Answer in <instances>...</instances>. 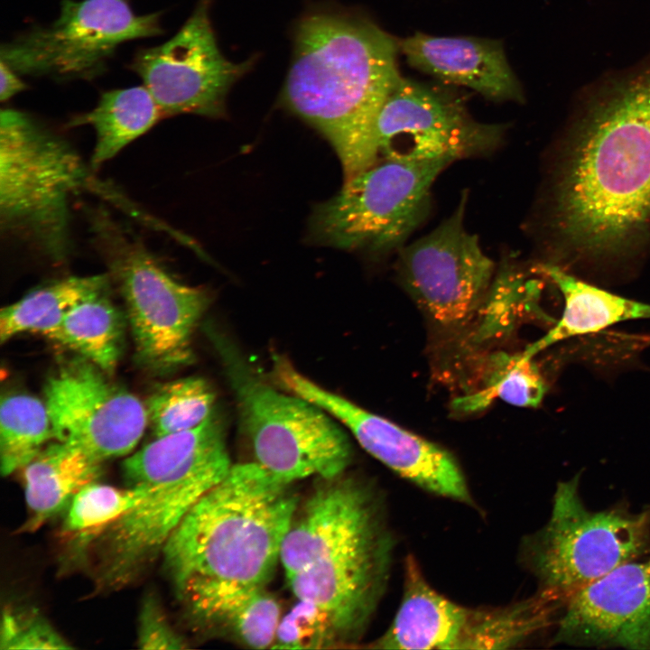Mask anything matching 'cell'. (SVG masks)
Masks as SVG:
<instances>
[{
	"label": "cell",
	"mask_w": 650,
	"mask_h": 650,
	"mask_svg": "<svg viewBox=\"0 0 650 650\" xmlns=\"http://www.w3.org/2000/svg\"><path fill=\"white\" fill-rule=\"evenodd\" d=\"M253 461L229 472L190 509L162 556L178 600L198 624L221 627L280 562L299 500Z\"/></svg>",
	"instance_id": "cell-1"
},
{
	"label": "cell",
	"mask_w": 650,
	"mask_h": 650,
	"mask_svg": "<svg viewBox=\"0 0 650 650\" xmlns=\"http://www.w3.org/2000/svg\"><path fill=\"white\" fill-rule=\"evenodd\" d=\"M582 118L554 188L552 226L589 255L650 227V62L606 84Z\"/></svg>",
	"instance_id": "cell-2"
},
{
	"label": "cell",
	"mask_w": 650,
	"mask_h": 650,
	"mask_svg": "<svg viewBox=\"0 0 650 650\" xmlns=\"http://www.w3.org/2000/svg\"><path fill=\"white\" fill-rule=\"evenodd\" d=\"M321 480L298 504L280 562L297 599L321 607L340 643L353 644L383 597L395 541L373 487L343 474Z\"/></svg>",
	"instance_id": "cell-3"
},
{
	"label": "cell",
	"mask_w": 650,
	"mask_h": 650,
	"mask_svg": "<svg viewBox=\"0 0 650 650\" xmlns=\"http://www.w3.org/2000/svg\"><path fill=\"white\" fill-rule=\"evenodd\" d=\"M399 42L359 15L316 12L295 33L282 100L332 145L345 181L379 160L376 125L400 79Z\"/></svg>",
	"instance_id": "cell-4"
},
{
	"label": "cell",
	"mask_w": 650,
	"mask_h": 650,
	"mask_svg": "<svg viewBox=\"0 0 650 650\" xmlns=\"http://www.w3.org/2000/svg\"><path fill=\"white\" fill-rule=\"evenodd\" d=\"M88 167L63 138L28 114L0 113V224L51 260L72 253L70 202L90 185Z\"/></svg>",
	"instance_id": "cell-5"
},
{
	"label": "cell",
	"mask_w": 650,
	"mask_h": 650,
	"mask_svg": "<svg viewBox=\"0 0 650 650\" xmlns=\"http://www.w3.org/2000/svg\"><path fill=\"white\" fill-rule=\"evenodd\" d=\"M209 332L235 395L252 461L288 484L342 475L351 460L350 444L324 411L272 387L226 335Z\"/></svg>",
	"instance_id": "cell-6"
},
{
	"label": "cell",
	"mask_w": 650,
	"mask_h": 650,
	"mask_svg": "<svg viewBox=\"0 0 650 650\" xmlns=\"http://www.w3.org/2000/svg\"><path fill=\"white\" fill-rule=\"evenodd\" d=\"M580 477L557 484L546 524L527 535L521 559L540 590L562 599L615 568L650 555V504L634 510L627 503L590 509Z\"/></svg>",
	"instance_id": "cell-7"
},
{
	"label": "cell",
	"mask_w": 650,
	"mask_h": 650,
	"mask_svg": "<svg viewBox=\"0 0 650 650\" xmlns=\"http://www.w3.org/2000/svg\"><path fill=\"white\" fill-rule=\"evenodd\" d=\"M90 238L125 299L138 361L167 371L191 357L190 338L209 294L175 280L135 233L102 206L85 208Z\"/></svg>",
	"instance_id": "cell-8"
},
{
	"label": "cell",
	"mask_w": 650,
	"mask_h": 650,
	"mask_svg": "<svg viewBox=\"0 0 650 650\" xmlns=\"http://www.w3.org/2000/svg\"><path fill=\"white\" fill-rule=\"evenodd\" d=\"M450 163L379 159L317 205L309 238L378 256L398 251L426 218L432 186Z\"/></svg>",
	"instance_id": "cell-9"
},
{
	"label": "cell",
	"mask_w": 650,
	"mask_h": 650,
	"mask_svg": "<svg viewBox=\"0 0 650 650\" xmlns=\"http://www.w3.org/2000/svg\"><path fill=\"white\" fill-rule=\"evenodd\" d=\"M160 17L127 0H63L52 23L2 44L1 60L22 75L91 79L120 44L162 33Z\"/></svg>",
	"instance_id": "cell-10"
},
{
	"label": "cell",
	"mask_w": 650,
	"mask_h": 650,
	"mask_svg": "<svg viewBox=\"0 0 650 650\" xmlns=\"http://www.w3.org/2000/svg\"><path fill=\"white\" fill-rule=\"evenodd\" d=\"M232 465L226 441L219 440L150 484L149 495L93 541L98 585L122 587L162 553L186 514L225 478Z\"/></svg>",
	"instance_id": "cell-11"
},
{
	"label": "cell",
	"mask_w": 650,
	"mask_h": 650,
	"mask_svg": "<svg viewBox=\"0 0 650 650\" xmlns=\"http://www.w3.org/2000/svg\"><path fill=\"white\" fill-rule=\"evenodd\" d=\"M468 195L454 212L422 237L397 251L398 277L436 325L455 329L484 302L494 280V261L464 225Z\"/></svg>",
	"instance_id": "cell-12"
},
{
	"label": "cell",
	"mask_w": 650,
	"mask_h": 650,
	"mask_svg": "<svg viewBox=\"0 0 650 650\" xmlns=\"http://www.w3.org/2000/svg\"><path fill=\"white\" fill-rule=\"evenodd\" d=\"M506 125L476 121L446 89L400 77L377 116L379 159L431 162L482 156L501 144Z\"/></svg>",
	"instance_id": "cell-13"
},
{
	"label": "cell",
	"mask_w": 650,
	"mask_h": 650,
	"mask_svg": "<svg viewBox=\"0 0 650 650\" xmlns=\"http://www.w3.org/2000/svg\"><path fill=\"white\" fill-rule=\"evenodd\" d=\"M209 2L200 0L173 37L138 51L130 64L163 116H224L229 88L252 65V60L234 63L222 55L209 19Z\"/></svg>",
	"instance_id": "cell-14"
},
{
	"label": "cell",
	"mask_w": 650,
	"mask_h": 650,
	"mask_svg": "<svg viewBox=\"0 0 650 650\" xmlns=\"http://www.w3.org/2000/svg\"><path fill=\"white\" fill-rule=\"evenodd\" d=\"M272 376L290 394L339 420L370 455L425 491L474 504L464 474L446 450L316 385L284 357L274 355Z\"/></svg>",
	"instance_id": "cell-15"
},
{
	"label": "cell",
	"mask_w": 650,
	"mask_h": 650,
	"mask_svg": "<svg viewBox=\"0 0 650 650\" xmlns=\"http://www.w3.org/2000/svg\"><path fill=\"white\" fill-rule=\"evenodd\" d=\"M105 375L87 359L75 360L44 387L53 439L100 462L131 452L148 424L145 404Z\"/></svg>",
	"instance_id": "cell-16"
},
{
	"label": "cell",
	"mask_w": 650,
	"mask_h": 650,
	"mask_svg": "<svg viewBox=\"0 0 650 650\" xmlns=\"http://www.w3.org/2000/svg\"><path fill=\"white\" fill-rule=\"evenodd\" d=\"M554 627L555 645L650 650V555L569 596Z\"/></svg>",
	"instance_id": "cell-17"
},
{
	"label": "cell",
	"mask_w": 650,
	"mask_h": 650,
	"mask_svg": "<svg viewBox=\"0 0 650 650\" xmlns=\"http://www.w3.org/2000/svg\"><path fill=\"white\" fill-rule=\"evenodd\" d=\"M399 47L412 67L444 82L468 87L494 101L524 100L498 41L416 32L399 42Z\"/></svg>",
	"instance_id": "cell-18"
},
{
	"label": "cell",
	"mask_w": 650,
	"mask_h": 650,
	"mask_svg": "<svg viewBox=\"0 0 650 650\" xmlns=\"http://www.w3.org/2000/svg\"><path fill=\"white\" fill-rule=\"evenodd\" d=\"M404 571V592L399 608L387 630L369 647L454 649L466 626L469 608L435 590L413 556L406 557Z\"/></svg>",
	"instance_id": "cell-19"
},
{
	"label": "cell",
	"mask_w": 650,
	"mask_h": 650,
	"mask_svg": "<svg viewBox=\"0 0 650 650\" xmlns=\"http://www.w3.org/2000/svg\"><path fill=\"white\" fill-rule=\"evenodd\" d=\"M535 270L547 276L560 291L564 308L555 325L523 351L528 358L570 338L599 332L626 320L650 319V304L589 284L556 265L539 264Z\"/></svg>",
	"instance_id": "cell-20"
},
{
	"label": "cell",
	"mask_w": 650,
	"mask_h": 650,
	"mask_svg": "<svg viewBox=\"0 0 650 650\" xmlns=\"http://www.w3.org/2000/svg\"><path fill=\"white\" fill-rule=\"evenodd\" d=\"M101 463L60 441L45 446L23 469L28 516L21 532H34L68 508L76 494L101 474Z\"/></svg>",
	"instance_id": "cell-21"
},
{
	"label": "cell",
	"mask_w": 650,
	"mask_h": 650,
	"mask_svg": "<svg viewBox=\"0 0 650 650\" xmlns=\"http://www.w3.org/2000/svg\"><path fill=\"white\" fill-rule=\"evenodd\" d=\"M162 116L153 97L143 85L102 93L92 110L71 117L68 126L88 125L95 130L96 143L89 166L96 171L148 132Z\"/></svg>",
	"instance_id": "cell-22"
},
{
	"label": "cell",
	"mask_w": 650,
	"mask_h": 650,
	"mask_svg": "<svg viewBox=\"0 0 650 650\" xmlns=\"http://www.w3.org/2000/svg\"><path fill=\"white\" fill-rule=\"evenodd\" d=\"M563 600L539 590L503 607L469 608L466 626L454 649H506L554 627Z\"/></svg>",
	"instance_id": "cell-23"
},
{
	"label": "cell",
	"mask_w": 650,
	"mask_h": 650,
	"mask_svg": "<svg viewBox=\"0 0 650 650\" xmlns=\"http://www.w3.org/2000/svg\"><path fill=\"white\" fill-rule=\"evenodd\" d=\"M106 292L73 306L47 337L78 352L108 375L121 357L124 323Z\"/></svg>",
	"instance_id": "cell-24"
},
{
	"label": "cell",
	"mask_w": 650,
	"mask_h": 650,
	"mask_svg": "<svg viewBox=\"0 0 650 650\" xmlns=\"http://www.w3.org/2000/svg\"><path fill=\"white\" fill-rule=\"evenodd\" d=\"M107 275L70 276L51 283L2 309L1 342L23 332L46 337L69 311L82 300L107 289Z\"/></svg>",
	"instance_id": "cell-25"
},
{
	"label": "cell",
	"mask_w": 650,
	"mask_h": 650,
	"mask_svg": "<svg viewBox=\"0 0 650 650\" xmlns=\"http://www.w3.org/2000/svg\"><path fill=\"white\" fill-rule=\"evenodd\" d=\"M547 391V384L538 367L524 353H494L486 360L482 383L477 392L455 401L462 412L479 411L495 398L520 407H537Z\"/></svg>",
	"instance_id": "cell-26"
},
{
	"label": "cell",
	"mask_w": 650,
	"mask_h": 650,
	"mask_svg": "<svg viewBox=\"0 0 650 650\" xmlns=\"http://www.w3.org/2000/svg\"><path fill=\"white\" fill-rule=\"evenodd\" d=\"M53 439L44 402L24 394L2 397L0 461L4 476L23 469Z\"/></svg>",
	"instance_id": "cell-27"
},
{
	"label": "cell",
	"mask_w": 650,
	"mask_h": 650,
	"mask_svg": "<svg viewBox=\"0 0 650 650\" xmlns=\"http://www.w3.org/2000/svg\"><path fill=\"white\" fill-rule=\"evenodd\" d=\"M152 485L129 486L118 488L91 482L82 488L68 507L61 526L64 538L93 542L109 525L143 501Z\"/></svg>",
	"instance_id": "cell-28"
},
{
	"label": "cell",
	"mask_w": 650,
	"mask_h": 650,
	"mask_svg": "<svg viewBox=\"0 0 650 650\" xmlns=\"http://www.w3.org/2000/svg\"><path fill=\"white\" fill-rule=\"evenodd\" d=\"M215 394L200 377L159 386L146 402L147 422L155 437L192 429L212 414Z\"/></svg>",
	"instance_id": "cell-29"
},
{
	"label": "cell",
	"mask_w": 650,
	"mask_h": 650,
	"mask_svg": "<svg viewBox=\"0 0 650 650\" xmlns=\"http://www.w3.org/2000/svg\"><path fill=\"white\" fill-rule=\"evenodd\" d=\"M341 644L334 624L321 607L298 599L281 618L273 648L320 649Z\"/></svg>",
	"instance_id": "cell-30"
},
{
	"label": "cell",
	"mask_w": 650,
	"mask_h": 650,
	"mask_svg": "<svg viewBox=\"0 0 650 650\" xmlns=\"http://www.w3.org/2000/svg\"><path fill=\"white\" fill-rule=\"evenodd\" d=\"M281 618L278 601L262 589L233 609L220 628L250 648L265 649L274 645Z\"/></svg>",
	"instance_id": "cell-31"
},
{
	"label": "cell",
	"mask_w": 650,
	"mask_h": 650,
	"mask_svg": "<svg viewBox=\"0 0 650 650\" xmlns=\"http://www.w3.org/2000/svg\"><path fill=\"white\" fill-rule=\"evenodd\" d=\"M1 649H70L72 645L35 610L5 608L2 615Z\"/></svg>",
	"instance_id": "cell-32"
},
{
	"label": "cell",
	"mask_w": 650,
	"mask_h": 650,
	"mask_svg": "<svg viewBox=\"0 0 650 650\" xmlns=\"http://www.w3.org/2000/svg\"><path fill=\"white\" fill-rule=\"evenodd\" d=\"M137 644L143 649H182L183 638L172 628L158 599L153 595L143 601L138 618Z\"/></svg>",
	"instance_id": "cell-33"
},
{
	"label": "cell",
	"mask_w": 650,
	"mask_h": 650,
	"mask_svg": "<svg viewBox=\"0 0 650 650\" xmlns=\"http://www.w3.org/2000/svg\"><path fill=\"white\" fill-rule=\"evenodd\" d=\"M1 89L0 99L5 102L26 88V85L5 61L0 62Z\"/></svg>",
	"instance_id": "cell-34"
}]
</instances>
